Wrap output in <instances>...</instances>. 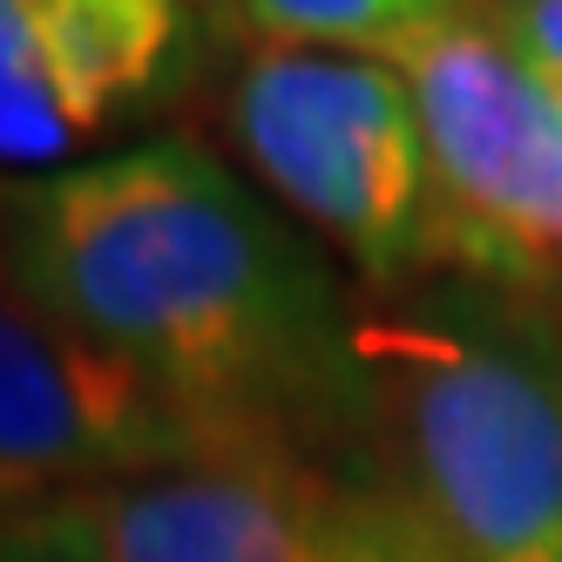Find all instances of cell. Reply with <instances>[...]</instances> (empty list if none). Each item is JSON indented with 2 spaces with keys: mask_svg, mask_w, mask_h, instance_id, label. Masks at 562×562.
<instances>
[{
  "mask_svg": "<svg viewBox=\"0 0 562 562\" xmlns=\"http://www.w3.org/2000/svg\"><path fill=\"white\" fill-rule=\"evenodd\" d=\"M0 271L265 448L359 454V305L318 237L190 136L0 177Z\"/></svg>",
  "mask_w": 562,
  "mask_h": 562,
  "instance_id": "cell-1",
  "label": "cell"
},
{
  "mask_svg": "<svg viewBox=\"0 0 562 562\" xmlns=\"http://www.w3.org/2000/svg\"><path fill=\"white\" fill-rule=\"evenodd\" d=\"M359 454L448 562H562V318L434 278L359 305Z\"/></svg>",
  "mask_w": 562,
  "mask_h": 562,
  "instance_id": "cell-2",
  "label": "cell"
},
{
  "mask_svg": "<svg viewBox=\"0 0 562 562\" xmlns=\"http://www.w3.org/2000/svg\"><path fill=\"white\" fill-rule=\"evenodd\" d=\"M224 123L271 204L326 237L373 299L461 278V231L393 61L258 48L231 82Z\"/></svg>",
  "mask_w": 562,
  "mask_h": 562,
  "instance_id": "cell-3",
  "label": "cell"
},
{
  "mask_svg": "<svg viewBox=\"0 0 562 562\" xmlns=\"http://www.w3.org/2000/svg\"><path fill=\"white\" fill-rule=\"evenodd\" d=\"M102 562H448L367 454H251L61 495Z\"/></svg>",
  "mask_w": 562,
  "mask_h": 562,
  "instance_id": "cell-4",
  "label": "cell"
},
{
  "mask_svg": "<svg viewBox=\"0 0 562 562\" xmlns=\"http://www.w3.org/2000/svg\"><path fill=\"white\" fill-rule=\"evenodd\" d=\"M251 454L285 448L170 400L0 271V495L42 502Z\"/></svg>",
  "mask_w": 562,
  "mask_h": 562,
  "instance_id": "cell-5",
  "label": "cell"
},
{
  "mask_svg": "<svg viewBox=\"0 0 562 562\" xmlns=\"http://www.w3.org/2000/svg\"><path fill=\"white\" fill-rule=\"evenodd\" d=\"M196 75V0H0V164L61 170Z\"/></svg>",
  "mask_w": 562,
  "mask_h": 562,
  "instance_id": "cell-6",
  "label": "cell"
},
{
  "mask_svg": "<svg viewBox=\"0 0 562 562\" xmlns=\"http://www.w3.org/2000/svg\"><path fill=\"white\" fill-rule=\"evenodd\" d=\"M271 48H339V55H393L414 34L468 14L474 0H231Z\"/></svg>",
  "mask_w": 562,
  "mask_h": 562,
  "instance_id": "cell-7",
  "label": "cell"
},
{
  "mask_svg": "<svg viewBox=\"0 0 562 562\" xmlns=\"http://www.w3.org/2000/svg\"><path fill=\"white\" fill-rule=\"evenodd\" d=\"M0 562H102L61 495L14 502L0 495Z\"/></svg>",
  "mask_w": 562,
  "mask_h": 562,
  "instance_id": "cell-8",
  "label": "cell"
},
{
  "mask_svg": "<svg viewBox=\"0 0 562 562\" xmlns=\"http://www.w3.org/2000/svg\"><path fill=\"white\" fill-rule=\"evenodd\" d=\"M474 8L515 48V61L562 102V0H474Z\"/></svg>",
  "mask_w": 562,
  "mask_h": 562,
  "instance_id": "cell-9",
  "label": "cell"
},
{
  "mask_svg": "<svg viewBox=\"0 0 562 562\" xmlns=\"http://www.w3.org/2000/svg\"><path fill=\"white\" fill-rule=\"evenodd\" d=\"M555 318H562V292H555Z\"/></svg>",
  "mask_w": 562,
  "mask_h": 562,
  "instance_id": "cell-10",
  "label": "cell"
}]
</instances>
